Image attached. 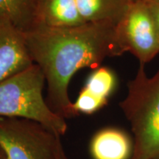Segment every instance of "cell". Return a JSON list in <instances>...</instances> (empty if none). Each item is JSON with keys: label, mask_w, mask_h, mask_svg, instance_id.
<instances>
[{"label": "cell", "mask_w": 159, "mask_h": 159, "mask_svg": "<svg viewBox=\"0 0 159 159\" xmlns=\"http://www.w3.org/2000/svg\"><path fill=\"white\" fill-rule=\"evenodd\" d=\"M115 27L116 24L100 21L69 27L39 26L24 33L30 56L44 75L46 101L58 116L65 119L77 116L69 94L77 71L95 69L107 57L122 55Z\"/></svg>", "instance_id": "6da1fadb"}, {"label": "cell", "mask_w": 159, "mask_h": 159, "mask_svg": "<svg viewBox=\"0 0 159 159\" xmlns=\"http://www.w3.org/2000/svg\"><path fill=\"white\" fill-rule=\"evenodd\" d=\"M139 63L119 103L134 135L130 159H159V68L152 77Z\"/></svg>", "instance_id": "7a4b0ae2"}, {"label": "cell", "mask_w": 159, "mask_h": 159, "mask_svg": "<svg viewBox=\"0 0 159 159\" xmlns=\"http://www.w3.org/2000/svg\"><path fill=\"white\" fill-rule=\"evenodd\" d=\"M45 77L33 64L0 83V117H17L37 121L61 136L66 132V119L51 110L43 90Z\"/></svg>", "instance_id": "3957f363"}, {"label": "cell", "mask_w": 159, "mask_h": 159, "mask_svg": "<svg viewBox=\"0 0 159 159\" xmlns=\"http://www.w3.org/2000/svg\"><path fill=\"white\" fill-rule=\"evenodd\" d=\"M61 136L37 121L0 117V147L7 159H57Z\"/></svg>", "instance_id": "277c9868"}, {"label": "cell", "mask_w": 159, "mask_h": 159, "mask_svg": "<svg viewBox=\"0 0 159 159\" xmlns=\"http://www.w3.org/2000/svg\"><path fill=\"white\" fill-rule=\"evenodd\" d=\"M122 55L130 52L145 65L159 53V39L146 3L134 0L115 27Z\"/></svg>", "instance_id": "5b68a950"}, {"label": "cell", "mask_w": 159, "mask_h": 159, "mask_svg": "<svg viewBox=\"0 0 159 159\" xmlns=\"http://www.w3.org/2000/svg\"><path fill=\"white\" fill-rule=\"evenodd\" d=\"M33 64L24 33L7 18L0 16V83Z\"/></svg>", "instance_id": "8992f818"}, {"label": "cell", "mask_w": 159, "mask_h": 159, "mask_svg": "<svg viewBox=\"0 0 159 159\" xmlns=\"http://www.w3.org/2000/svg\"><path fill=\"white\" fill-rule=\"evenodd\" d=\"M89 150L93 159H130L133 143L124 130L110 127L93 136Z\"/></svg>", "instance_id": "52a82bcc"}, {"label": "cell", "mask_w": 159, "mask_h": 159, "mask_svg": "<svg viewBox=\"0 0 159 159\" xmlns=\"http://www.w3.org/2000/svg\"><path fill=\"white\" fill-rule=\"evenodd\" d=\"M38 18L39 26L52 27H75L85 23L75 0H40Z\"/></svg>", "instance_id": "ba28073f"}, {"label": "cell", "mask_w": 159, "mask_h": 159, "mask_svg": "<svg viewBox=\"0 0 159 159\" xmlns=\"http://www.w3.org/2000/svg\"><path fill=\"white\" fill-rule=\"evenodd\" d=\"M134 0H75L84 22L118 23Z\"/></svg>", "instance_id": "9c48e42d"}, {"label": "cell", "mask_w": 159, "mask_h": 159, "mask_svg": "<svg viewBox=\"0 0 159 159\" xmlns=\"http://www.w3.org/2000/svg\"><path fill=\"white\" fill-rule=\"evenodd\" d=\"M40 0H0V16L7 18L16 28L25 33L39 26Z\"/></svg>", "instance_id": "30bf717a"}, {"label": "cell", "mask_w": 159, "mask_h": 159, "mask_svg": "<svg viewBox=\"0 0 159 159\" xmlns=\"http://www.w3.org/2000/svg\"><path fill=\"white\" fill-rule=\"evenodd\" d=\"M116 75L112 69L99 66L91 73L83 88L97 98L108 102L109 97L116 89Z\"/></svg>", "instance_id": "8fae6325"}, {"label": "cell", "mask_w": 159, "mask_h": 159, "mask_svg": "<svg viewBox=\"0 0 159 159\" xmlns=\"http://www.w3.org/2000/svg\"><path fill=\"white\" fill-rule=\"evenodd\" d=\"M107 103L83 88L80 91L75 102H73V109L77 116L80 114L91 115L102 108Z\"/></svg>", "instance_id": "7c38bea8"}, {"label": "cell", "mask_w": 159, "mask_h": 159, "mask_svg": "<svg viewBox=\"0 0 159 159\" xmlns=\"http://www.w3.org/2000/svg\"><path fill=\"white\" fill-rule=\"evenodd\" d=\"M144 1V0H143ZM148 6L159 39V1H144Z\"/></svg>", "instance_id": "4fadbf2b"}, {"label": "cell", "mask_w": 159, "mask_h": 159, "mask_svg": "<svg viewBox=\"0 0 159 159\" xmlns=\"http://www.w3.org/2000/svg\"><path fill=\"white\" fill-rule=\"evenodd\" d=\"M57 159H71L68 156V155L66 154V151L64 150V148L63 146V143L61 144L59 148L58 151V158Z\"/></svg>", "instance_id": "5bb4252c"}, {"label": "cell", "mask_w": 159, "mask_h": 159, "mask_svg": "<svg viewBox=\"0 0 159 159\" xmlns=\"http://www.w3.org/2000/svg\"><path fill=\"white\" fill-rule=\"evenodd\" d=\"M0 159H7L5 152H4L1 147H0Z\"/></svg>", "instance_id": "9a60e30c"}, {"label": "cell", "mask_w": 159, "mask_h": 159, "mask_svg": "<svg viewBox=\"0 0 159 159\" xmlns=\"http://www.w3.org/2000/svg\"><path fill=\"white\" fill-rule=\"evenodd\" d=\"M144 1H159V0H144Z\"/></svg>", "instance_id": "2e32d148"}]
</instances>
